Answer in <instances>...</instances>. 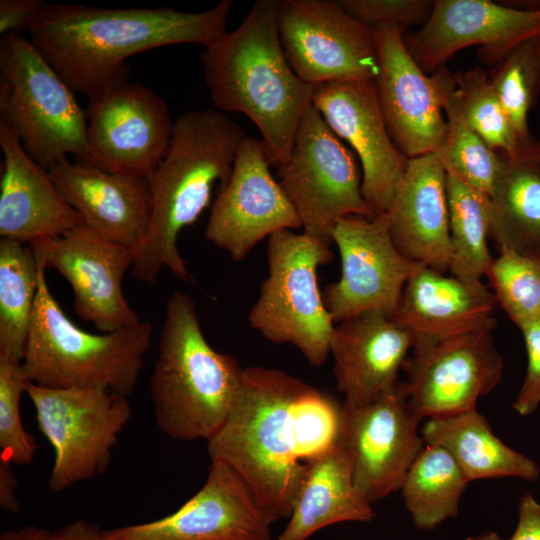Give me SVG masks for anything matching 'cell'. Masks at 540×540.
Returning <instances> with one entry per match:
<instances>
[{"mask_svg":"<svg viewBox=\"0 0 540 540\" xmlns=\"http://www.w3.org/2000/svg\"><path fill=\"white\" fill-rule=\"evenodd\" d=\"M341 409L283 371L244 368L238 400L207 441L209 457L233 470L271 524L289 519L307 466L339 442Z\"/></svg>","mask_w":540,"mask_h":540,"instance_id":"6da1fadb","label":"cell"},{"mask_svg":"<svg viewBox=\"0 0 540 540\" xmlns=\"http://www.w3.org/2000/svg\"><path fill=\"white\" fill-rule=\"evenodd\" d=\"M231 9V0L201 12L45 3L28 31L69 88L90 99L129 82L126 60L133 55L170 45L215 44L227 33Z\"/></svg>","mask_w":540,"mask_h":540,"instance_id":"7a4b0ae2","label":"cell"},{"mask_svg":"<svg viewBox=\"0 0 540 540\" xmlns=\"http://www.w3.org/2000/svg\"><path fill=\"white\" fill-rule=\"evenodd\" d=\"M278 1H255L238 27L200 54L213 104L251 119L262 134L270 166L277 169L290 157L314 92L285 57L277 25Z\"/></svg>","mask_w":540,"mask_h":540,"instance_id":"3957f363","label":"cell"},{"mask_svg":"<svg viewBox=\"0 0 540 540\" xmlns=\"http://www.w3.org/2000/svg\"><path fill=\"white\" fill-rule=\"evenodd\" d=\"M246 135L241 126L213 109L190 110L173 124L168 151L149 178L152 213L135 250L131 274L154 284L163 267L190 281L177 238L209 206L214 185H225Z\"/></svg>","mask_w":540,"mask_h":540,"instance_id":"277c9868","label":"cell"},{"mask_svg":"<svg viewBox=\"0 0 540 540\" xmlns=\"http://www.w3.org/2000/svg\"><path fill=\"white\" fill-rule=\"evenodd\" d=\"M244 368L207 342L196 302L174 291L166 302L150 387L155 422L176 440H209L224 424L243 386Z\"/></svg>","mask_w":540,"mask_h":540,"instance_id":"5b68a950","label":"cell"},{"mask_svg":"<svg viewBox=\"0 0 540 540\" xmlns=\"http://www.w3.org/2000/svg\"><path fill=\"white\" fill-rule=\"evenodd\" d=\"M34 254L39 266L38 290L22 361L28 382L60 389L101 386L130 395L151 345V323L141 321L100 334L80 329L51 294L44 261Z\"/></svg>","mask_w":540,"mask_h":540,"instance_id":"8992f818","label":"cell"},{"mask_svg":"<svg viewBox=\"0 0 540 540\" xmlns=\"http://www.w3.org/2000/svg\"><path fill=\"white\" fill-rule=\"evenodd\" d=\"M33 43L19 34L0 41V122L49 171L74 155L88 163L87 114Z\"/></svg>","mask_w":540,"mask_h":540,"instance_id":"52a82bcc","label":"cell"},{"mask_svg":"<svg viewBox=\"0 0 540 540\" xmlns=\"http://www.w3.org/2000/svg\"><path fill=\"white\" fill-rule=\"evenodd\" d=\"M334 255L305 233L282 230L268 238V276L248 314L250 326L274 343L294 345L315 366L330 355L334 321L320 292L317 271Z\"/></svg>","mask_w":540,"mask_h":540,"instance_id":"ba28073f","label":"cell"},{"mask_svg":"<svg viewBox=\"0 0 540 540\" xmlns=\"http://www.w3.org/2000/svg\"><path fill=\"white\" fill-rule=\"evenodd\" d=\"M38 428L54 449L49 487L60 492L102 474L132 410L127 396L101 386L49 388L27 382Z\"/></svg>","mask_w":540,"mask_h":540,"instance_id":"9c48e42d","label":"cell"},{"mask_svg":"<svg viewBox=\"0 0 540 540\" xmlns=\"http://www.w3.org/2000/svg\"><path fill=\"white\" fill-rule=\"evenodd\" d=\"M277 171L303 233L328 245L338 220L376 216L361 193L353 153L313 104L301 117L289 159Z\"/></svg>","mask_w":540,"mask_h":540,"instance_id":"30bf717a","label":"cell"},{"mask_svg":"<svg viewBox=\"0 0 540 540\" xmlns=\"http://www.w3.org/2000/svg\"><path fill=\"white\" fill-rule=\"evenodd\" d=\"M277 25L285 57L311 86L376 80L379 57L374 29L332 0H279Z\"/></svg>","mask_w":540,"mask_h":540,"instance_id":"8fae6325","label":"cell"},{"mask_svg":"<svg viewBox=\"0 0 540 540\" xmlns=\"http://www.w3.org/2000/svg\"><path fill=\"white\" fill-rule=\"evenodd\" d=\"M492 330H476L442 339H414L403 383L417 417L440 418L477 409L480 397L499 384L503 358Z\"/></svg>","mask_w":540,"mask_h":540,"instance_id":"7c38bea8","label":"cell"},{"mask_svg":"<svg viewBox=\"0 0 540 540\" xmlns=\"http://www.w3.org/2000/svg\"><path fill=\"white\" fill-rule=\"evenodd\" d=\"M374 35L377 95L392 141L409 159L437 152L447 134L442 111L457 87L455 74L443 66L428 76L408 52L399 27L378 26Z\"/></svg>","mask_w":540,"mask_h":540,"instance_id":"4fadbf2b","label":"cell"},{"mask_svg":"<svg viewBox=\"0 0 540 540\" xmlns=\"http://www.w3.org/2000/svg\"><path fill=\"white\" fill-rule=\"evenodd\" d=\"M333 242L341 258V275L322 294L334 323L372 312L392 318L405 284L420 265L394 245L386 213L338 220Z\"/></svg>","mask_w":540,"mask_h":540,"instance_id":"5bb4252c","label":"cell"},{"mask_svg":"<svg viewBox=\"0 0 540 540\" xmlns=\"http://www.w3.org/2000/svg\"><path fill=\"white\" fill-rule=\"evenodd\" d=\"M89 165L149 179L165 157L174 122L163 98L127 82L89 99Z\"/></svg>","mask_w":540,"mask_h":540,"instance_id":"9a60e30c","label":"cell"},{"mask_svg":"<svg viewBox=\"0 0 540 540\" xmlns=\"http://www.w3.org/2000/svg\"><path fill=\"white\" fill-rule=\"evenodd\" d=\"M403 383L361 405L343 403L339 443L353 458L354 484L371 504L400 490L424 442Z\"/></svg>","mask_w":540,"mask_h":540,"instance_id":"2e32d148","label":"cell"},{"mask_svg":"<svg viewBox=\"0 0 540 540\" xmlns=\"http://www.w3.org/2000/svg\"><path fill=\"white\" fill-rule=\"evenodd\" d=\"M269 166L263 141L246 136L237 150L231 175L213 202L204 236L236 262L264 238L302 228Z\"/></svg>","mask_w":540,"mask_h":540,"instance_id":"e0dca14e","label":"cell"},{"mask_svg":"<svg viewBox=\"0 0 540 540\" xmlns=\"http://www.w3.org/2000/svg\"><path fill=\"white\" fill-rule=\"evenodd\" d=\"M71 285L75 313L92 322L101 333L132 327L141 322L128 304L122 280L135 262V250L113 242L85 224L62 236L29 244Z\"/></svg>","mask_w":540,"mask_h":540,"instance_id":"ac0fdd59","label":"cell"},{"mask_svg":"<svg viewBox=\"0 0 540 540\" xmlns=\"http://www.w3.org/2000/svg\"><path fill=\"white\" fill-rule=\"evenodd\" d=\"M540 38V6L519 9L489 0H436L426 23L404 36L425 72L433 73L459 50L480 46L479 58L498 64L517 45Z\"/></svg>","mask_w":540,"mask_h":540,"instance_id":"d6986e66","label":"cell"},{"mask_svg":"<svg viewBox=\"0 0 540 540\" xmlns=\"http://www.w3.org/2000/svg\"><path fill=\"white\" fill-rule=\"evenodd\" d=\"M313 106L338 138L346 140L360 159L361 193L375 215L388 210L409 158L388 132L374 80L320 84Z\"/></svg>","mask_w":540,"mask_h":540,"instance_id":"ffe728a7","label":"cell"},{"mask_svg":"<svg viewBox=\"0 0 540 540\" xmlns=\"http://www.w3.org/2000/svg\"><path fill=\"white\" fill-rule=\"evenodd\" d=\"M105 531L115 540H272L271 523L222 462H211L204 485L175 512Z\"/></svg>","mask_w":540,"mask_h":540,"instance_id":"44dd1931","label":"cell"},{"mask_svg":"<svg viewBox=\"0 0 540 540\" xmlns=\"http://www.w3.org/2000/svg\"><path fill=\"white\" fill-rule=\"evenodd\" d=\"M49 175L64 199L99 235L136 250L152 213L149 179L61 159Z\"/></svg>","mask_w":540,"mask_h":540,"instance_id":"7402d4cb","label":"cell"},{"mask_svg":"<svg viewBox=\"0 0 540 540\" xmlns=\"http://www.w3.org/2000/svg\"><path fill=\"white\" fill-rule=\"evenodd\" d=\"M385 213L392 241L402 255L441 273L449 270L446 171L436 153L409 159Z\"/></svg>","mask_w":540,"mask_h":540,"instance_id":"603a6c76","label":"cell"},{"mask_svg":"<svg viewBox=\"0 0 540 540\" xmlns=\"http://www.w3.org/2000/svg\"><path fill=\"white\" fill-rule=\"evenodd\" d=\"M412 346V334L382 313H365L335 323L330 354L344 403L365 404L394 388Z\"/></svg>","mask_w":540,"mask_h":540,"instance_id":"cb8c5ba5","label":"cell"},{"mask_svg":"<svg viewBox=\"0 0 540 540\" xmlns=\"http://www.w3.org/2000/svg\"><path fill=\"white\" fill-rule=\"evenodd\" d=\"M3 169L0 181V238L22 243L55 238L84 224L64 199L49 172L24 150L15 133L0 122Z\"/></svg>","mask_w":540,"mask_h":540,"instance_id":"d4e9b609","label":"cell"},{"mask_svg":"<svg viewBox=\"0 0 540 540\" xmlns=\"http://www.w3.org/2000/svg\"><path fill=\"white\" fill-rule=\"evenodd\" d=\"M496 303L481 281H466L419 266L408 279L392 317L414 339H442L476 330H494Z\"/></svg>","mask_w":540,"mask_h":540,"instance_id":"484cf974","label":"cell"},{"mask_svg":"<svg viewBox=\"0 0 540 540\" xmlns=\"http://www.w3.org/2000/svg\"><path fill=\"white\" fill-rule=\"evenodd\" d=\"M372 504L353 479V458L339 442L306 468L291 516L277 540H306L336 523L370 522Z\"/></svg>","mask_w":540,"mask_h":540,"instance_id":"4316f807","label":"cell"},{"mask_svg":"<svg viewBox=\"0 0 540 540\" xmlns=\"http://www.w3.org/2000/svg\"><path fill=\"white\" fill-rule=\"evenodd\" d=\"M420 432L424 445L450 453L469 482L507 477L533 482L540 476L538 464L498 438L477 409L427 419Z\"/></svg>","mask_w":540,"mask_h":540,"instance_id":"83f0119b","label":"cell"},{"mask_svg":"<svg viewBox=\"0 0 540 540\" xmlns=\"http://www.w3.org/2000/svg\"><path fill=\"white\" fill-rule=\"evenodd\" d=\"M490 206L499 250L540 252V141L517 158L502 153Z\"/></svg>","mask_w":540,"mask_h":540,"instance_id":"f1b7e54d","label":"cell"},{"mask_svg":"<svg viewBox=\"0 0 540 540\" xmlns=\"http://www.w3.org/2000/svg\"><path fill=\"white\" fill-rule=\"evenodd\" d=\"M468 483L448 451L424 445L400 488L414 525L431 530L449 518H456Z\"/></svg>","mask_w":540,"mask_h":540,"instance_id":"f546056e","label":"cell"},{"mask_svg":"<svg viewBox=\"0 0 540 540\" xmlns=\"http://www.w3.org/2000/svg\"><path fill=\"white\" fill-rule=\"evenodd\" d=\"M38 280L31 246L0 238V356L23 361Z\"/></svg>","mask_w":540,"mask_h":540,"instance_id":"4dcf8cb0","label":"cell"},{"mask_svg":"<svg viewBox=\"0 0 540 540\" xmlns=\"http://www.w3.org/2000/svg\"><path fill=\"white\" fill-rule=\"evenodd\" d=\"M452 276L481 281L493 262L488 248L490 199L453 173L446 172Z\"/></svg>","mask_w":540,"mask_h":540,"instance_id":"1f68e13d","label":"cell"},{"mask_svg":"<svg viewBox=\"0 0 540 540\" xmlns=\"http://www.w3.org/2000/svg\"><path fill=\"white\" fill-rule=\"evenodd\" d=\"M455 76L463 117L490 148L517 158L537 144L535 140L529 144L521 141L483 69L475 67Z\"/></svg>","mask_w":540,"mask_h":540,"instance_id":"d6a6232c","label":"cell"},{"mask_svg":"<svg viewBox=\"0 0 540 540\" xmlns=\"http://www.w3.org/2000/svg\"><path fill=\"white\" fill-rule=\"evenodd\" d=\"M444 111L447 134L436 155L447 173L455 174L490 199L501 169L502 153L490 148L466 123L456 89Z\"/></svg>","mask_w":540,"mask_h":540,"instance_id":"836d02e7","label":"cell"},{"mask_svg":"<svg viewBox=\"0 0 540 540\" xmlns=\"http://www.w3.org/2000/svg\"><path fill=\"white\" fill-rule=\"evenodd\" d=\"M486 276L496 302L519 329L540 320V252L502 249Z\"/></svg>","mask_w":540,"mask_h":540,"instance_id":"e575fe53","label":"cell"},{"mask_svg":"<svg viewBox=\"0 0 540 540\" xmlns=\"http://www.w3.org/2000/svg\"><path fill=\"white\" fill-rule=\"evenodd\" d=\"M489 78L521 141L533 142L528 114L540 93V38L513 48Z\"/></svg>","mask_w":540,"mask_h":540,"instance_id":"d590c367","label":"cell"},{"mask_svg":"<svg viewBox=\"0 0 540 540\" xmlns=\"http://www.w3.org/2000/svg\"><path fill=\"white\" fill-rule=\"evenodd\" d=\"M27 382L22 362L0 356V459L17 465L30 464L37 449L20 414Z\"/></svg>","mask_w":540,"mask_h":540,"instance_id":"8d00e7d4","label":"cell"},{"mask_svg":"<svg viewBox=\"0 0 540 540\" xmlns=\"http://www.w3.org/2000/svg\"><path fill=\"white\" fill-rule=\"evenodd\" d=\"M340 7L362 24L374 29L393 25L403 31L424 25L434 5L430 0H337Z\"/></svg>","mask_w":540,"mask_h":540,"instance_id":"74e56055","label":"cell"},{"mask_svg":"<svg viewBox=\"0 0 540 540\" xmlns=\"http://www.w3.org/2000/svg\"><path fill=\"white\" fill-rule=\"evenodd\" d=\"M520 330L526 348L527 367L512 408L520 416H530L540 407V320Z\"/></svg>","mask_w":540,"mask_h":540,"instance_id":"f35d334b","label":"cell"},{"mask_svg":"<svg viewBox=\"0 0 540 540\" xmlns=\"http://www.w3.org/2000/svg\"><path fill=\"white\" fill-rule=\"evenodd\" d=\"M45 3L43 0H1L0 34H19L29 29Z\"/></svg>","mask_w":540,"mask_h":540,"instance_id":"ab89813d","label":"cell"},{"mask_svg":"<svg viewBox=\"0 0 540 540\" xmlns=\"http://www.w3.org/2000/svg\"><path fill=\"white\" fill-rule=\"evenodd\" d=\"M509 540H540V501L524 493L518 504V520Z\"/></svg>","mask_w":540,"mask_h":540,"instance_id":"60d3db41","label":"cell"},{"mask_svg":"<svg viewBox=\"0 0 540 540\" xmlns=\"http://www.w3.org/2000/svg\"><path fill=\"white\" fill-rule=\"evenodd\" d=\"M17 478L12 471L11 462L0 459V506L10 513H18L20 504L16 497Z\"/></svg>","mask_w":540,"mask_h":540,"instance_id":"b9f144b4","label":"cell"},{"mask_svg":"<svg viewBox=\"0 0 540 540\" xmlns=\"http://www.w3.org/2000/svg\"><path fill=\"white\" fill-rule=\"evenodd\" d=\"M53 534L55 540H115L105 530L84 521L69 524Z\"/></svg>","mask_w":540,"mask_h":540,"instance_id":"7bdbcfd3","label":"cell"},{"mask_svg":"<svg viewBox=\"0 0 540 540\" xmlns=\"http://www.w3.org/2000/svg\"><path fill=\"white\" fill-rule=\"evenodd\" d=\"M17 532L19 540H55L54 534L36 526H25Z\"/></svg>","mask_w":540,"mask_h":540,"instance_id":"ee69618b","label":"cell"},{"mask_svg":"<svg viewBox=\"0 0 540 540\" xmlns=\"http://www.w3.org/2000/svg\"><path fill=\"white\" fill-rule=\"evenodd\" d=\"M466 540H505L494 531H485L481 534L470 536ZM509 540V539H508Z\"/></svg>","mask_w":540,"mask_h":540,"instance_id":"f6af8a7d","label":"cell"},{"mask_svg":"<svg viewBox=\"0 0 540 540\" xmlns=\"http://www.w3.org/2000/svg\"><path fill=\"white\" fill-rule=\"evenodd\" d=\"M0 540H19L17 531H5L2 533Z\"/></svg>","mask_w":540,"mask_h":540,"instance_id":"bcb514c9","label":"cell"}]
</instances>
